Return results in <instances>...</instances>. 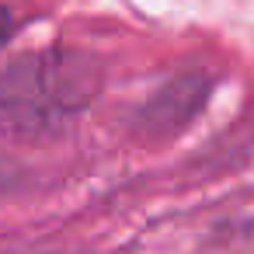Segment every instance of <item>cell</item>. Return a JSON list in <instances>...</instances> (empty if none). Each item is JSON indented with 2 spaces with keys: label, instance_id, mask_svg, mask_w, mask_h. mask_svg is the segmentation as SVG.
Instances as JSON below:
<instances>
[{
  "label": "cell",
  "instance_id": "1",
  "mask_svg": "<svg viewBox=\"0 0 254 254\" xmlns=\"http://www.w3.org/2000/svg\"><path fill=\"white\" fill-rule=\"evenodd\" d=\"M101 91L98 63L80 49H35L0 70V115L25 132H53Z\"/></svg>",
  "mask_w": 254,
  "mask_h": 254
},
{
  "label": "cell",
  "instance_id": "2",
  "mask_svg": "<svg viewBox=\"0 0 254 254\" xmlns=\"http://www.w3.org/2000/svg\"><path fill=\"white\" fill-rule=\"evenodd\" d=\"M11 35H14V18H11V11L0 7V49L11 42Z\"/></svg>",
  "mask_w": 254,
  "mask_h": 254
}]
</instances>
